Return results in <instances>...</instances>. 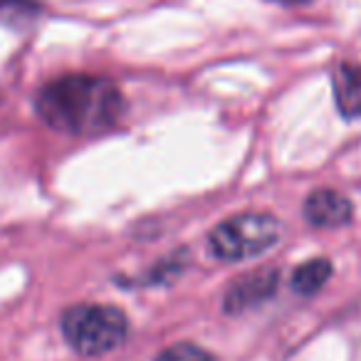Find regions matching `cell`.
Masks as SVG:
<instances>
[{"label":"cell","mask_w":361,"mask_h":361,"mask_svg":"<svg viewBox=\"0 0 361 361\" xmlns=\"http://www.w3.org/2000/svg\"><path fill=\"white\" fill-rule=\"evenodd\" d=\"M35 109L50 129L70 136H99L114 129L124 114V99L114 82L92 75H67L45 85Z\"/></svg>","instance_id":"obj_1"},{"label":"cell","mask_w":361,"mask_h":361,"mask_svg":"<svg viewBox=\"0 0 361 361\" xmlns=\"http://www.w3.org/2000/svg\"><path fill=\"white\" fill-rule=\"evenodd\" d=\"M62 334L80 356H102L124 344L129 319L111 305H75L62 314Z\"/></svg>","instance_id":"obj_2"},{"label":"cell","mask_w":361,"mask_h":361,"mask_svg":"<svg viewBox=\"0 0 361 361\" xmlns=\"http://www.w3.org/2000/svg\"><path fill=\"white\" fill-rule=\"evenodd\" d=\"M282 238V223L270 213H240L208 235V250L223 262H243L267 252Z\"/></svg>","instance_id":"obj_3"},{"label":"cell","mask_w":361,"mask_h":361,"mask_svg":"<svg viewBox=\"0 0 361 361\" xmlns=\"http://www.w3.org/2000/svg\"><path fill=\"white\" fill-rule=\"evenodd\" d=\"M280 285V272L275 267H260L255 272H247V275L238 277L231 282L226 292V312L228 314H240L252 307H260L262 302H267L277 292Z\"/></svg>","instance_id":"obj_4"},{"label":"cell","mask_w":361,"mask_h":361,"mask_svg":"<svg viewBox=\"0 0 361 361\" xmlns=\"http://www.w3.org/2000/svg\"><path fill=\"white\" fill-rule=\"evenodd\" d=\"M354 206L334 188H317L305 201V218L314 228H341L351 223Z\"/></svg>","instance_id":"obj_5"},{"label":"cell","mask_w":361,"mask_h":361,"mask_svg":"<svg viewBox=\"0 0 361 361\" xmlns=\"http://www.w3.org/2000/svg\"><path fill=\"white\" fill-rule=\"evenodd\" d=\"M334 99L344 119L361 116V65L341 62L334 70Z\"/></svg>","instance_id":"obj_6"},{"label":"cell","mask_w":361,"mask_h":361,"mask_svg":"<svg viewBox=\"0 0 361 361\" xmlns=\"http://www.w3.org/2000/svg\"><path fill=\"white\" fill-rule=\"evenodd\" d=\"M331 277V262L326 257H314V260H307L292 272V290L297 295H317L322 287L329 282Z\"/></svg>","instance_id":"obj_7"},{"label":"cell","mask_w":361,"mask_h":361,"mask_svg":"<svg viewBox=\"0 0 361 361\" xmlns=\"http://www.w3.org/2000/svg\"><path fill=\"white\" fill-rule=\"evenodd\" d=\"M154 361H213V356L206 349L196 344H188V341H180L169 349H164Z\"/></svg>","instance_id":"obj_8"},{"label":"cell","mask_w":361,"mask_h":361,"mask_svg":"<svg viewBox=\"0 0 361 361\" xmlns=\"http://www.w3.org/2000/svg\"><path fill=\"white\" fill-rule=\"evenodd\" d=\"M32 8V0H0V11L6 8Z\"/></svg>","instance_id":"obj_9"},{"label":"cell","mask_w":361,"mask_h":361,"mask_svg":"<svg viewBox=\"0 0 361 361\" xmlns=\"http://www.w3.org/2000/svg\"><path fill=\"white\" fill-rule=\"evenodd\" d=\"M275 3H282V6H305L310 0H275Z\"/></svg>","instance_id":"obj_10"}]
</instances>
